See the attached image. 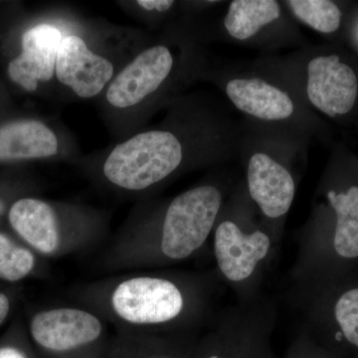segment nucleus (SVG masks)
<instances>
[{
	"label": "nucleus",
	"mask_w": 358,
	"mask_h": 358,
	"mask_svg": "<svg viewBox=\"0 0 358 358\" xmlns=\"http://www.w3.org/2000/svg\"><path fill=\"white\" fill-rule=\"evenodd\" d=\"M307 94L310 102L329 117L348 114L357 102V74L338 56L313 58L308 65Z\"/></svg>",
	"instance_id": "nucleus-7"
},
{
	"label": "nucleus",
	"mask_w": 358,
	"mask_h": 358,
	"mask_svg": "<svg viewBox=\"0 0 358 358\" xmlns=\"http://www.w3.org/2000/svg\"><path fill=\"white\" fill-rule=\"evenodd\" d=\"M296 355L292 358H336L322 348H308L305 352L296 353Z\"/></svg>",
	"instance_id": "nucleus-21"
},
{
	"label": "nucleus",
	"mask_w": 358,
	"mask_h": 358,
	"mask_svg": "<svg viewBox=\"0 0 358 358\" xmlns=\"http://www.w3.org/2000/svg\"><path fill=\"white\" fill-rule=\"evenodd\" d=\"M115 75L112 61L90 49L76 34H65L56 59L55 77L81 99H92L107 89Z\"/></svg>",
	"instance_id": "nucleus-6"
},
{
	"label": "nucleus",
	"mask_w": 358,
	"mask_h": 358,
	"mask_svg": "<svg viewBox=\"0 0 358 358\" xmlns=\"http://www.w3.org/2000/svg\"><path fill=\"white\" fill-rule=\"evenodd\" d=\"M54 129L36 120H23L0 127V160L49 159L59 154Z\"/></svg>",
	"instance_id": "nucleus-14"
},
{
	"label": "nucleus",
	"mask_w": 358,
	"mask_h": 358,
	"mask_svg": "<svg viewBox=\"0 0 358 358\" xmlns=\"http://www.w3.org/2000/svg\"><path fill=\"white\" fill-rule=\"evenodd\" d=\"M9 221L26 242L42 253H52L57 249V218L47 202L35 199L18 200L9 211Z\"/></svg>",
	"instance_id": "nucleus-15"
},
{
	"label": "nucleus",
	"mask_w": 358,
	"mask_h": 358,
	"mask_svg": "<svg viewBox=\"0 0 358 358\" xmlns=\"http://www.w3.org/2000/svg\"><path fill=\"white\" fill-rule=\"evenodd\" d=\"M65 34L52 23H39L29 28L21 39L22 51L8 64V76L27 92H34L39 83L55 77L56 59Z\"/></svg>",
	"instance_id": "nucleus-8"
},
{
	"label": "nucleus",
	"mask_w": 358,
	"mask_h": 358,
	"mask_svg": "<svg viewBox=\"0 0 358 358\" xmlns=\"http://www.w3.org/2000/svg\"><path fill=\"white\" fill-rule=\"evenodd\" d=\"M148 358H174L171 357H169V355H155V357H150Z\"/></svg>",
	"instance_id": "nucleus-24"
},
{
	"label": "nucleus",
	"mask_w": 358,
	"mask_h": 358,
	"mask_svg": "<svg viewBox=\"0 0 358 358\" xmlns=\"http://www.w3.org/2000/svg\"><path fill=\"white\" fill-rule=\"evenodd\" d=\"M222 195L212 185L199 186L176 196L167 208L162 250L173 260L192 255L206 241L213 228Z\"/></svg>",
	"instance_id": "nucleus-2"
},
{
	"label": "nucleus",
	"mask_w": 358,
	"mask_h": 358,
	"mask_svg": "<svg viewBox=\"0 0 358 358\" xmlns=\"http://www.w3.org/2000/svg\"><path fill=\"white\" fill-rule=\"evenodd\" d=\"M183 157L182 143L176 134L150 129L115 145L103 162V173L113 185L136 192L169 178Z\"/></svg>",
	"instance_id": "nucleus-1"
},
{
	"label": "nucleus",
	"mask_w": 358,
	"mask_h": 358,
	"mask_svg": "<svg viewBox=\"0 0 358 358\" xmlns=\"http://www.w3.org/2000/svg\"><path fill=\"white\" fill-rule=\"evenodd\" d=\"M34 341L48 352L64 353L94 343L102 333L95 315L75 308H57L35 315L31 322Z\"/></svg>",
	"instance_id": "nucleus-9"
},
{
	"label": "nucleus",
	"mask_w": 358,
	"mask_h": 358,
	"mask_svg": "<svg viewBox=\"0 0 358 358\" xmlns=\"http://www.w3.org/2000/svg\"><path fill=\"white\" fill-rule=\"evenodd\" d=\"M34 257L0 233V278L15 282L31 272Z\"/></svg>",
	"instance_id": "nucleus-18"
},
{
	"label": "nucleus",
	"mask_w": 358,
	"mask_h": 358,
	"mask_svg": "<svg viewBox=\"0 0 358 358\" xmlns=\"http://www.w3.org/2000/svg\"><path fill=\"white\" fill-rule=\"evenodd\" d=\"M4 210V204L3 202L0 200V216H1V214L3 213Z\"/></svg>",
	"instance_id": "nucleus-25"
},
{
	"label": "nucleus",
	"mask_w": 358,
	"mask_h": 358,
	"mask_svg": "<svg viewBox=\"0 0 358 358\" xmlns=\"http://www.w3.org/2000/svg\"><path fill=\"white\" fill-rule=\"evenodd\" d=\"M0 358H27L24 353L15 348H0Z\"/></svg>",
	"instance_id": "nucleus-22"
},
{
	"label": "nucleus",
	"mask_w": 358,
	"mask_h": 358,
	"mask_svg": "<svg viewBox=\"0 0 358 358\" xmlns=\"http://www.w3.org/2000/svg\"><path fill=\"white\" fill-rule=\"evenodd\" d=\"M286 3L299 20L317 31L329 34L341 26V11L333 1L289 0Z\"/></svg>",
	"instance_id": "nucleus-17"
},
{
	"label": "nucleus",
	"mask_w": 358,
	"mask_h": 358,
	"mask_svg": "<svg viewBox=\"0 0 358 358\" xmlns=\"http://www.w3.org/2000/svg\"><path fill=\"white\" fill-rule=\"evenodd\" d=\"M352 271L334 274L324 296L322 350L336 358H358V278Z\"/></svg>",
	"instance_id": "nucleus-5"
},
{
	"label": "nucleus",
	"mask_w": 358,
	"mask_h": 358,
	"mask_svg": "<svg viewBox=\"0 0 358 358\" xmlns=\"http://www.w3.org/2000/svg\"><path fill=\"white\" fill-rule=\"evenodd\" d=\"M173 65V53L166 45L148 47L113 78L105 90L107 103L117 110L141 105L166 81Z\"/></svg>",
	"instance_id": "nucleus-3"
},
{
	"label": "nucleus",
	"mask_w": 358,
	"mask_h": 358,
	"mask_svg": "<svg viewBox=\"0 0 358 358\" xmlns=\"http://www.w3.org/2000/svg\"><path fill=\"white\" fill-rule=\"evenodd\" d=\"M327 199L334 212L329 257L334 274L350 270L358 260V185L345 190L329 189Z\"/></svg>",
	"instance_id": "nucleus-12"
},
{
	"label": "nucleus",
	"mask_w": 358,
	"mask_h": 358,
	"mask_svg": "<svg viewBox=\"0 0 358 358\" xmlns=\"http://www.w3.org/2000/svg\"><path fill=\"white\" fill-rule=\"evenodd\" d=\"M280 16L281 7L275 0H234L230 3L224 26L231 37L244 41Z\"/></svg>",
	"instance_id": "nucleus-16"
},
{
	"label": "nucleus",
	"mask_w": 358,
	"mask_h": 358,
	"mask_svg": "<svg viewBox=\"0 0 358 358\" xmlns=\"http://www.w3.org/2000/svg\"><path fill=\"white\" fill-rule=\"evenodd\" d=\"M9 312L8 299L3 294H0V324L6 319Z\"/></svg>",
	"instance_id": "nucleus-23"
},
{
	"label": "nucleus",
	"mask_w": 358,
	"mask_h": 358,
	"mask_svg": "<svg viewBox=\"0 0 358 358\" xmlns=\"http://www.w3.org/2000/svg\"><path fill=\"white\" fill-rule=\"evenodd\" d=\"M270 248V238L262 231L245 234L232 221H224L216 229L214 252L221 272L230 281L249 278Z\"/></svg>",
	"instance_id": "nucleus-10"
},
{
	"label": "nucleus",
	"mask_w": 358,
	"mask_h": 358,
	"mask_svg": "<svg viewBox=\"0 0 358 358\" xmlns=\"http://www.w3.org/2000/svg\"><path fill=\"white\" fill-rule=\"evenodd\" d=\"M235 346H222V348L218 350H212L205 355L204 358H268L265 352H259V350H236Z\"/></svg>",
	"instance_id": "nucleus-19"
},
{
	"label": "nucleus",
	"mask_w": 358,
	"mask_h": 358,
	"mask_svg": "<svg viewBox=\"0 0 358 358\" xmlns=\"http://www.w3.org/2000/svg\"><path fill=\"white\" fill-rule=\"evenodd\" d=\"M136 6L145 11H157L166 13L174 6L173 0H140L136 2Z\"/></svg>",
	"instance_id": "nucleus-20"
},
{
	"label": "nucleus",
	"mask_w": 358,
	"mask_h": 358,
	"mask_svg": "<svg viewBox=\"0 0 358 358\" xmlns=\"http://www.w3.org/2000/svg\"><path fill=\"white\" fill-rule=\"evenodd\" d=\"M122 319L138 324H160L178 317L183 298L173 282L157 278H134L122 282L112 299Z\"/></svg>",
	"instance_id": "nucleus-4"
},
{
	"label": "nucleus",
	"mask_w": 358,
	"mask_h": 358,
	"mask_svg": "<svg viewBox=\"0 0 358 358\" xmlns=\"http://www.w3.org/2000/svg\"><path fill=\"white\" fill-rule=\"evenodd\" d=\"M252 199L268 218H279L291 208L296 194L293 176L270 155H252L247 171Z\"/></svg>",
	"instance_id": "nucleus-11"
},
{
	"label": "nucleus",
	"mask_w": 358,
	"mask_h": 358,
	"mask_svg": "<svg viewBox=\"0 0 358 358\" xmlns=\"http://www.w3.org/2000/svg\"><path fill=\"white\" fill-rule=\"evenodd\" d=\"M226 94L238 110L263 121H282L294 110L288 93L260 78L232 79Z\"/></svg>",
	"instance_id": "nucleus-13"
}]
</instances>
